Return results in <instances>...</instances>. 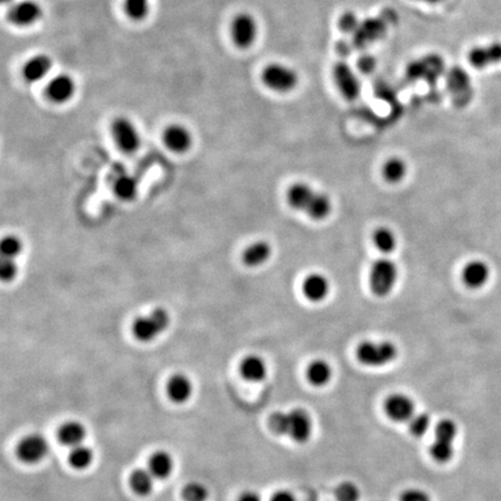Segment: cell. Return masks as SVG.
I'll use <instances>...</instances> for the list:
<instances>
[{
    "label": "cell",
    "instance_id": "cell-1",
    "mask_svg": "<svg viewBox=\"0 0 501 501\" xmlns=\"http://www.w3.org/2000/svg\"><path fill=\"white\" fill-rule=\"evenodd\" d=\"M270 428L277 435H285L299 443L309 441L312 434V419L305 410L295 408L270 415Z\"/></svg>",
    "mask_w": 501,
    "mask_h": 501
},
{
    "label": "cell",
    "instance_id": "cell-2",
    "mask_svg": "<svg viewBox=\"0 0 501 501\" xmlns=\"http://www.w3.org/2000/svg\"><path fill=\"white\" fill-rule=\"evenodd\" d=\"M289 205L294 209L307 213L314 220H324L332 209L329 196L316 191L305 183H295L287 194Z\"/></svg>",
    "mask_w": 501,
    "mask_h": 501
},
{
    "label": "cell",
    "instance_id": "cell-3",
    "mask_svg": "<svg viewBox=\"0 0 501 501\" xmlns=\"http://www.w3.org/2000/svg\"><path fill=\"white\" fill-rule=\"evenodd\" d=\"M171 323L170 314L165 309H156L145 317H139L132 324V334L139 341L149 342L161 336Z\"/></svg>",
    "mask_w": 501,
    "mask_h": 501
},
{
    "label": "cell",
    "instance_id": "cell-4",
    "mask_svg": "<svg viewBox=\"0 0 501 501\" xmlns=\"http://www.w3.org/2000/svg\"><path fill=\"white\" fill-rule=\"evenodd\" d=\"M262 82L270 90L279 93H287L299 84V75L295 70L279 63L268 64L261 75Z\"/></svg>",
    "mask_w": 501,
    "mask_h": 501
},
{
    "label": "cell",
    "instance_id": "cell-5",
    "mask_svg": "<svg viewBox=\"0 0 501 501\" xmlns=\"http://www.w3.org/2000/svg\"><path fill=\"white\" fill-rule=\"evenodd\" d=\"M398 270L395 262L388 259H380L374 262L371 270V288L375 295H389L396 283Z\"/></svg>",
    "mask_w": 501,
    "mask_h": 501
},
{
    "label": "cell",
    "instance_id": "cell-6",
    "mask_svg": "<svg viewBox=\"0 0 501 501\" xmlns=\"http://www.w3.org/2000/svg\"><path fill=\"white\" fill-rule=\"evenodd\" d=\"M356 356L366 366H386L396 359L397 349L391 342H363L358 348Z\"/></svg>",
    "mask_w": 501,
    "mask_h": 501
},
{
    "label": "cell",
    "instance_id": "cell-7",
    "mask_svg": "<svg viewBox=\"0 0 501 501\" xmlns=\"http://www.w3.org/2000/svg\"><path fill=\"white\" fill-rule=\"evenodd\" d=\"M110 131L116 145L126 154H134L139 149L141 136L139 130L127 117H116L110 126Z\"/></svg>",
    "mask_w": 501,
    "mask_h": 501
},
{
    "label": "cell",
    "instance_id": "cell-8",
    "mask_svg": "<svg viewBox=\"0 0 501 501\" xmlns=\"http://www.w3.org/2000/svg\"><path fill=\"white\" fill-rule=\"evenodd\" d=\"M258 36V25L248 13H240L231 23V38L240 49L250 48Z\"/></svg>",
    "mask_w": 501,
    "mask_h": 501
},
{
    "label": "cell",
    "instance_id": "cell-9",
    "mask_svg": "<svg viewBox=\"0 0 501 501\" xmlns=\"http://www.w3.org/2000/svg\"><path fill=\"white\" fill-rule=\"evenodd\" d=\"M333 79L342 97L347 100H356L361 93V84L351 67L345 62H339L333 67Z\"/></svg>",
    "mask_w": 501,
    "mask_h": 501
},
{
    "label": "cell",
    "instance_id": "cell-10",
    "mask_svg": "<svg viewBox=\"0 0 501 501\" xmlns=\"http://www.w3.org/2000/svg\"><path fill=\"white\" fill-rule=\"evenodd\" d=\"M43 10L41 5L33 0H23L8 8L6 13L8 23L15 26L26 27L34 25L41 19Z\"/></svg>",
    "mask_w": 501,
    "mask_h": 501
},
{
    "label": "cell",
    "instance_id": "cell-11",
    "mask_svg": "<svg viewBox=\"0 0 501 501\" xmlns=\"http://www.w3.org/2000/svg\"><path fill=\"white\" fill-rule=\"evenodd\" d=\"M449 90L452 92L454 102L457 106L464 107L471 102L474 97L470 77L463 69L454 68L448 75Z\"/></svg>",
    "mask_w": 501,
    "mask_h": 501
},
{
    "label": "cell",
    "instance_id": "cell-12",
    "mask_svg": "<svg viewBox=\"0 0 501 501\" xmlns=\"http://www.w3.org/2000/svg\"><path fill=\"white\" fill-rule=\"evenodd\" d=\"M48 441L42 435L33 434L21 440L18 445V457L25 463H38L48 454Z\"/></svg>",
    "mask_w": 501,
    "mask_h": 501
},
{
    "label": "cell",
    "instance_id": "cell-13",
    "mask_svg": "<svg viewBox=\"0 0 501 501\" xmlns=\"http://www.w3.org/2000/svg\"><path fill=\"white\" fill-rule=\"evenodd\" d=\"M384 411L389 419L396 423H405L410 421L415 415V403L410 397L403 393H395L386 400Z\"/></svg>",
    "mask_w": 501,
    "mask_h": 501
},
{
    "label": "cell",
    "instance_id": "cell-14",
    "mask_svg": "<svg viewBox=\"0 0 501 501\" xmlns=\"http://www.w3.org/2000/svg\"><path fill=\"white\" fill-rule=\"evenodd\" d=\"M75 80L65 73L51 79L45 89L47 97L54 104H65L75 95Z\"/></svg>",
    "mask_w": 501,
    "mask_h": 501
},
{
    "label": "cell",
    "instance_id": "cell-15",
    "mask_svg": "<svg viewBox=\"0 0 501 501\" xmlns=\"http://www.w3.org/2000/svg\"><path fill=\"white\" fill-rule=\"evenodd\" d=\"M163 141L166 148L176 154L187 152L193 144L191 132L187 128L180 124H171L166 128L163 134Z\"/></svg>",
    "mask_w": 501,
    "mask_h": 501
},
{
    "label": "cell",
    "instance_id": "cell-16",
    "mask_svg": "<svg viewBox=\"0 0 501 501\" xmlns=\"http://www.w3.org/2000/svg\"><path fill=\"white\" fill-rule=\"evenodd\" d=\"M469 60L476 69H485L501 62V43L494 42L491 45L472 49L469 54Z\"/></svg>",
    "mask_w": 501,
    "mask_h": 501
},
{
    "label": "cell",
    "instance_id": "cell-17",
    "mask_svg": "<svg viewBox=\"0 0 501 501\" xmlns=\"http://www.w3.org/2000/svg\"><path fill=\"white\" fill-rule=\"evenodd\" d=\"M53 68V60L48 55H36L30 58L23 69V77L26 82H36L45 78Z\"/></svg>",
    "mask_w": 501,
    "mask_h": 501
},
{
    "label": "cell",
    "instance_id": "cell-18",
    "mask_svg": "<svg viewBox=\"0 0 501 501\" xmlns=\"http://www.w3.org/2000/svg\"><path fill=\"white\" fill-rule=\"evenodd\" d=\"M445 69L443 65V60L441 57L427 56L423 60H418L417 63L412 64L408 70V75H411L413 78H438L441 75L442 71Z\"/></svg>",
    "mask_w": 501,
    "mask_h": 501
},
{
    "label": "cell",
    "instance_id": "cell-19",
    "mask_svg": "<svg viewBox=\"0 0 501 501\" xmlns=\"http://www.w3.org/2000/svg\"><path fill=\"white\" fill-rule=\"evenodd\" d=\"M302 290L311 302H322L329 295V281L321 274H311L304 280Z\"/></svg>",
    "mask_w": 501,
    "mask_h": 501
},
{
    "label": "cell",
    "instance_id": "cell-20",
    "mask_svg": "<svg viewBox=\"0 0 501 501\" xmlns=\"http://www.w3.org/2000/svg\"><path fill=\"white\" fill-rule=\"evenodd\" d=\"M167 393L174 403L181 404L187 401L193 393L191 380L183 374L174 375L167 384Z\"/></svg>",
    "mask_w": 501,
    "mask_h": 501
},
{
    "label": "cell",
    "instance_id": "cell-21",
    "mask_svg": "<svg viewBox=\"0 0 501 501\" xmlns=\"http://www.w3.org/2000/svg\"><path fill=\"white\" fill-rule=\"evenodd\" d=\"M490 277V270L482 261H472L463 270V281L470 288H480L487 283Z\"/></svg>",
    "mask_w": 501,
    "mask_h": 501
},
{
    "label": "cell",
    "instance_id": "cell-22",
    "mask_svg": "<svg viewBox=\"0 0 501 501\" xmlns=\"http://www.w3.org/2000/svg\"><path fill=\"white\" fill-rule=\"evenodd\" d=\"M240 374L248 382H261L267 376V364L259 356H247L240 363Z\"/></svg>",
    "mask_w": 501,
    "mask_h": 501
},
{
    "label": "cell",
    "instance_id": "cell-23",
    "mask_svg": "<svg viewBox=\"0 0 501 501\" xmlns=\"http://www.w3.org/2000/svg\"><path fill=\"white\" fill-rule=\"evenodd\" d=\"M272 255V247L266 242H257L244 250L243 261L248 267H259L264 265Z\"/></svg>",
    "mask_w": 501,
    "mask_h": 501
},
{
    "label": "cell",
    "instance_id": "cell-24",
    "mask_svg": "<svg viewBox=\"0 0 501 501\" xmlns=\"http://www.w3.org/2000/svg\"><path fill=\"white\" fill-rule=\"evenodd\" d=\"M86 436L85 426L78 421H69L64 423L58 430V438L63 445L75 448L80 445Z\"/></svg>",
    "mask_w": 501,
    "mask_h": 501
},
{
    "label": "cell",
    "instance_id": "cell-25",
    "mask_svg": "<svg viewBox=\"0 0 501 501\" xmlns=\"http://www.w3.org/2000/svg\"><path fill=\"white\" fill-rule=\"evenodd\" d=\"M174 462L169 453L157 452L154 453L149 461V471L154 475V478L165 479L172 474Z\"/></svg>",
    "mask_w": 501,
    "mask_h": 501
},
{
    "label": "cell",
    "instance_id": "cell-26",
    "mask_svg": "<svg viewBox=\"0 0 501 501\" xmlns=\"http://www.w3.org/2000/svg\"><path fill=\"white\" fill-rule=\"evenodd\" d=\"M307 380L314 386H324L332 378V368L323 360H316L307 366Z\"/></svg>",
    "mask_w": 501,
    "mask_h": 501
},
{
    "label": "cell",
    "instance_id": "cell-27",
    "mask_svg": "<svg viewBox=\"0 0 501 501\" xmlns=\"http://www.w3.org/2000/svg\"><path fill=\"white\" fill-rule=\"evenodd\" d=\"M154 477L149 469H137L130 477L131 489L136 494L145 497L154 490Z\"/></svg>",
    "mask_w": 501,
    "mask_h": 501
},
{
    "label": "cell",
    "instance_id": "cell-28",
    "mask_svg": "<svg viewBox=\"0 0 501 501\" xmlns=\"http://www.w3.org/2000/svg\"><path fill=\"white\" fill-rule=\"evenodd\" d=\"M386 30V26L380 20H368L366 23H360L359 28L356 30V36L361 43L364 42L374 41L380 38Z\"/></svg>",
    "mask_w": 501,
    "mask_h": 501
},
{
    "label": "cell",
    "instance_id": "cell-29",
    "mask_svg": "<svg viewBox=\"0 0 501 501\" xmlns=\"http://www.w3.org/2000/svg\"><path fill=\"white\" fill-rule=\"evenodd\" d=\"M114 191L119 198L126 201H130L137 195L139 186L132 176H121L114 183Z\"/></svg>",
    "mask_w": 501,
    "mask_h": 501
},
{
    "label": "cell",
    "instance_id": "cell-30",
    "mask_svg": "<svg viewBox=\"0 0 501 501\" xmlns=\"http://www.w3.org/2000/svg\"><path fill=\"white\" fill-rule=\"evenodd\" d=\"M93 452L84 445H77L75 448H72L70 456H69L71 467H75L77 470H84L90 467L91 463L93 462Z\"/></svg>",
    "mask_w": 501,
    "mask_h": 501
},
{
    "label": "cell",
    "instance_id": "cell-31",
    "mask_svg": "<svg viewBox=\"0 0 501 501\" xmlns=\"http://www.w3.org/2000/svg\"><path fill=\"white\" fill-rule=\"evenodd\" d=\"M406 165L404 161L399 159V158H393L386 161L384 167H383V174L389 183H399L401 180L404 179L405 174H406Z\"/></svg>",
    "mask_w": 501,
    "mask_h": 501
},
{
    "label": "cell",
    "instance_id": "cell-32",
    "mask_svg": "<svg viewBox=\"0 0 501 501\" xmlns=\"http://www.w3.org/2000/svg\"><path fill=\"white\" fill-rule=\"evenodd\" d=\"M454 454L455 448L453 442L442 441L435 439V442L430 447V455L439 463H447L453 458Z\"/></svg>",
    "mask_w": 501,
    "mask_h": 501
},
{
    "label": "cell",
    "instance_id": "cell-33",
    "mask_svg": "<svg viewBox=\"0 0 501 501\" xmlns=\"http://www.w3.org/2000/svg\"><path fill=\"white\" fill-rule=\"evenodd\" d=\"M124 11L134 21H142L149 13V0H124Z\"/></svg>",
    "mask_w": 501,
    "mask_h": 501
},
{
    "label": "cell",
    "instance_id": "cell-34",
    "mask_svg": "<svg viewBox=\"0 0 501 501\" xmlns=\"http://www.w3.org/2000/svg\"><path fill=\"white\" fill-rule=\"evenodd\" d=\"M0 250H1V258L15 260V258L23 252V242L16 236L8 235L1 240Z\"/></svg>",
    "mask_w": 501,
    "mask_h": 501
},
{
    "label": "cell",
    "instance_id": "cell-35",
    "mask_svg": "<svg viewBox=\"0 0 501 501\" xmlns=\"http://www.w3.org/2000/svg\"><path fill=\"white\" fill-rule=\"evenodd\" d=\"M374 242L378 250L383 253L393 252L397 244L396 236L390 229L386 228L378 229L377 231L375 232Z\"/></svg>",
    "mask_w": 501,
    "mask_h": 501
},
{
    "label": "cell",
    "instance_id": "cell-36",
    "mask_svg": "<svg viewBox=\"0 0 501 501\" xmlns=\"http://www.w3.org/2000/svg\"><path fill=\"white\" fill-rule=\"evenodd\" d=\"M457 432L458 428L453 420H442L438 423V426L435 427V439L442 441L454 442L456 439Z\"/></svg>",
    "mask_w": 501,
    "mask_h": 501
},
{
    "label": "cell",
    "instance_id": "cell-37",
    "mask_svg": "<svg viewBox=\"0 0 501 501\" xmlns=\"http://www.w3.org/2000/svg\"><path fill=\"white\" fill-rule=\"evenodd\" d=\"M185 501H207L209 497V491L200 482H191L185 487L183 491Z\"/></svg>",
    "mask_w": 501,
    "mask_h": 501
},
{
    "label": "cell",
    "instance_id": "cell-38",
    "mask_svg": "<svg viewBox=\"0 0 501 501\" xmlns=\"http://www.w3.org/2000/svg\"><path fill=\"white\" fill-rule=\"evenodd\" d=\"M410 432H411L415 436L420 438L423 436V434L426 433L427 430H430V417L426 413H419V415H415L412 417L410 420Z\"/></svg>",
    "mask_w": 501,
    "mask_h": 501
},
{
    "label": "cell",
    "instance_id": "cell-39",
    "mask_svg": "<svg viewBox=\"0 0 501 501\" xmlns=\"http://www.w3.org/2000/svg\"><path fill=\"white\" fill-rule=\"evenodd\" d=\"M359 487H356L354 482H341L340 485L336 490V497L338 501H359Z\"/></svg>",
    "mask_w": 501,
    "mask_h": 501
},
{
    "label": "cell",
    "instance_id": "cell-40",
    "mask_svg": "<svg viewBox=\"0 0 501 501\" xmlns=\"http://www.w3.org/2000/svg\"><path fill=\"white\" fill-rule=\"evenodd\" d=\"M18 274V266L12 259L1 258L0 262V277L4 282H11L14 280Z\"/></svg>",
    "mask_w": 501,
    "mask_h": 501
},
{
    "label": "cell",
    "instance_id": "cell-41",
    "mask_svg": "<svg viewBox=\"0 0 501 501\" xmlns=\"http://www.w3.org/2000/svg\"><path fill=\"white\" fill-rule=\"evenodd\" d=\"M359 26V19H358V16L354 13H352V12L345 13L341 16L340 21H339V27H340L341 32H344L346 34L356 33Z\"/></svg>",
    "mask_w": 501,
    "mask_h": 501
},
{
    "label": "cell",
    "instance_id": "cell-42",
    "mask_svg": "<svg viewBox=\"0 0 501 501\" xmlns=\"http://www.w3.org/2000/svg\"><path fill=\"white\" fill-rule=\"evenodd\" d=\"M400 501H432L430 496L423 490L418 489H410L401 493Z\"/></svg>",
    "mask_w": 501,
    "mask_h": 501
},
{
    "label": "cell",
    "instance_id": "cell-43",
    "mask_svg": "<svg viewBox=\"0 0 501 501\" xmlns=\"http://www.w3.org/2000/svg\"><path fill=\"white\" fill-rule=\"evenodd\" d=\"M270 501H296V498L288 491H279L274 494Z\"/></svg>",
    "mask_w": 501,
    "mask_h": 501
},
{
    "label": "cell",
    "instance_id": "cell-44",
    "mask_svg": "<svg viewBox=\"0 0 501 501\" xmlns=\"http://www.w3.org/2000/svg\"><path fill=\"white\" fill-rule=\"evenodd\" d=\"M240 501H262L261 497L259 496L255 491H246L245 493L242 494Z\"/></svg>",
    "mask_w": 501,
    "mask_h": 501
},
{
    "label": "cell",
    "instance_id": "cell-45",
    "mask_svg": "<svg viewBox=\"0 0 501 501\" xmlns=\"http://www.w3.org/2000/svg\"><path fill=\"white\" fill-rule=\"evenodd\" d=\"M360 64H361V69H362L363 71H371V69L374 68V63H373V58L371 57H369V58H362Z\"/></svg>",
    "mask_w": 501,
    "mask_h": 501
},
{
    "label": "cell",
    "instance_id": "cell-46",
    "mask_svg": "<svg viewBox=\"0 0 501 501\" xmlns=\"http://www.w3.org/2000/svg\"><path fill=\"white\" fill-rule=\"evenodd\" d=\"M415 1H423V3H427V4H438L443 0H415Z\"/></svg>",
    "mask_w": 501,
    "mask_h": 501
},
{
    "label": "cell",
    "instance_id": "cell-47",
    "mask_svg": "<svg viewBox=\"0 0 501 501\" xmlns=\"http://www.w3.org/2000/svg\"><path fill=\"white\" fill-rule=\"evenodd\" d=\"M12 0H3V3H10Z\"/></svg>",
    "mask_w": 501,
    "mask_h": 501
}]
</instances>
